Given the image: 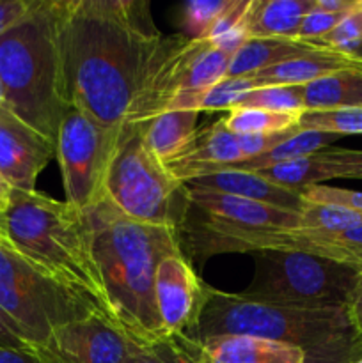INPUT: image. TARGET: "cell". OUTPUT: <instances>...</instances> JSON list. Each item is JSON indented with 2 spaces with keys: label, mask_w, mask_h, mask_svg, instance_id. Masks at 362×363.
<instances>
[{
  "label": "cell",
  "mask_w": 362,
  "mask_h": 363,
  "mask_svg": "<svg viewBox=\"0 0 362 363\" xmlns=\"http://www.w3.org/2000/svg\"><path fill=\"white\" fill-rule=\"evenodd\" d=\"M162 34L149 2L62 0L60 52L67 106L106 130L126 121Z\"/></svg>",
  "instance_id": "6da1fadb"
},
{
  "label": "cell",
  "mask_w": 362,
  "mask_h": 363,
  "mask_svg": "<svg viewBox=\"0 0 362 363\" xmlns=\"http://www.w3.org/2000/svg\"><path fill=\"white\" fill-rule=\"evenodd\" d=\"M84 213L114 319L142 342L165 337L155 279L163 259L181 255L176 230L128 218L106 199Z\"/></svg>",
  "instance_id": "7a4b0ae2"
},
{
  "label": "cell",
  "mask_w": 362,
  "mask_h": 363,
  "mask_svg": "<svg viewBox=\"0 0 362 363\" xmlns=\"http://www.w3.org/2000/svg\"><path fill=\"white\" fill-rule=\"evenodd\" d=\"M9 250L67 293L114 319L92 252L85 213L39 191L11 190L0 213Z\"/></svg>",
  "instance_id": "3957f363"
},
{
  "label": "cell",
  "mask_w": 362,
  "mask_h": 363,
  "mask_svg": "<svg viewBox=\"0 0 362 363\" xmlns=\"http://www.w3.org/2000/svg\"><path fill=\"white\" fill-rule=\"evenodd\" d=\"M245 335L304 351L305 363H351L362 357L346 308H302L224 293L209 287L208 301L190 339Z\"/></svg>",
  "instance_id": "277c9868"
},
{
  "label": "cell",
  "mask_w": 362,
  "mask_h": 363,
  "mask_svg": "<svg viewBox=\"0 0 362 363\" xmlns=\"http://www.w3.org/2000/svg\"><path fill=\"white\" fill-rule=\"evenodd\" d=\"M60 14L62 0H34L23 20L0 35L6 106L53 142L70 108L64 92Z\"/></svg>",
  "instance_id": "5b68a950"
},
{
  "label": "cell",
  "mask_w": 362,
  "mask_h": 363,
  "mask_svg": "<svg viewBox=\"0 0 362 363\" xmlns=\"http://www.w3.org/2000/svg\"><path fill=\"white\" fill-rule=\"evenodd\" d=\"M187 188V204L176 229L181 255L202 264L220 254H256L286 248L300 213L231 195Z\"/></svg>",
  "instance_id": "8992f818"
},
{
  "label": "cell",
  "mask_w": 362,
  "mask_h": 363,
  "mask_svg": "<svg viewBox=\"0 0 362 363\" xmlns=\"http://www.w3.org/2000/svg\"><path fill=\"white\" fill-rule=\"evenodd\" d=\"M105 199L123 215L176 230L187 204V188L148 147L141 123L124 121L105 177Z\"/></svg>",
  "instance_id": "52a82bcc"
},
{
  "label": "cell",
  "mask_w": 362,
  "mask_h": 363,
  "mask_svg": "<svg viewBox=\"0 0 362 363\" xmlns=\"http://www.w3.org/2000/svg\"><path fill=\"white\" fill-rule=\"evenodd\" d=\"M231 59L212 39L162 35L126 121L146 123L169 110L199 112L202 94L227 77Z\"/></svg>",
  "instance_id": "ba28073f"
},
{
  "label": "cell",
  "mask_w": 362,
  "mask_h": 363,
  "mask_svg": "<svg viewBox=\"0 0 362 363\" xmlns=\"http://www.w3.org/2000/svg\"><path fill=\"white\" fill-rule=\"evenodd\" d=\"M256 275L243 296L302 308H348L362 269L290 248L256 252Z\"/></svg>",
  "instance_id": "9c48e42d"
},
{
  "label": "cell",
  "mask_w": 362,
  "mask_h": 363,
  "mask_svg": "<svg viewBox=\"0 0 362 363\" xmlns=\"http://www.w3.org/2000/svg\"><path fill=\"white\" fill-rule=\"evenodd\" d=\"M119 128L106 130L75 106L66 110L57 135L55 158L67 204L85 211L105 201L106 169Z\"/></svg>",
  "instance_id": "30bf717a"
},
{
  "label": "cell",
  "mask_w": 362,
  "mask_h": 363,
  "mask_svg": "<svg viewBox=\"0 0 362 363\" xmlns=\"http://www.w3.org/2000/svg\"><path fill=\"white\" fill-rule=\"evenodd\" d=\"M148 344L98 311L57 326L41 350L55 363H130Z\"/></svg>",
  "instance_id": "8fae6325"
},
{
  "label": "cell",
  "mask_w": 362,
  "mask_h": 363,
  "mask_svg": "<svg viewBox=\"0 0 362 363\" xmlns=\"http://www.w3.org/2000/svg\"><path fill=\"white\" fill-rule=\"evenodd\" d=\"M209 286L195 273L183 255H172L160 262L155 279V298L165 333L192 337L204 305Z\"/></svg>",
  "instance_id": "7c38bea8"
},
{
  "label": "cell",
  "mask_w": 362,
  "mask_h": 363,
  "mask_svg": "<svg viewBox=\"0 0 362 363\" xmlns=\"http://www.w3.org/2000/svg\"><path fill=\"white\" fill-rule=\"evenodd\" d=\"M55 156V142L9 108L0 110V176L13 190L34 191L41 170Z\"/></svg>",
  "instance_id": "4fadbf2b"
},
{
  "label": "cell",
  "mask_w": 362,
  "mask_h": 363,
  "mask_svg": "<svg viewBox=\"0 0 362 363\" xmlns=\"http://www.w3.org/2000/svg\"><path fill=\"white\" fill-rule=\"evenodd\" d=\"M243 162L236 135L231 133L219 119L212 126L195 131L187 145L177 155L167 160L165 165L174 177L181 183H188L197 177L231 170Z\"/></svg>",
  "instance_id": "5bb4252c"
},
{
  "label": "cell",
  "mask_w": 362,
  "mask_h": 363,
  "mask_svg": "<svg viewBox=\"0 0 362 363\" xmlns=\"http://www.w3.org/2000/svg\"><path fill=\"white\" fill-rule=\"evenodd\" d=\"M185 184L202 191L231 195V197L261 202V204L273 206V208L290 209L295 213H302L305 206L304 197L300 194L284 190V188L277 186V184L270 183L268 179L259 176L258 172L224 170V172L197 177V179H192Z\"/></svg>",
  "instance_id": "9a60e30c"
},
{
  "label": "cell",
  "mask_w": 362,
  "mask_h": 363,
  "mask_svg": "<svg viewBox=\"0 0 362 363\" xmlns=\"http://www.w3.org/2000/svg\"><path fill=\"white\" fill-rule=\"evenodd\" d=\"M0 284L32 294V296L57 307L59 311L66 312L73 319H80L87 315L89 312L96 311L84 300L67 293L66 289L41 275L38 269L32 268L27 261H23L13 250L4 247H0Z\"/></svg>",
  "instance_id": "2e32d148"
},
{
  "label": "cell",
  "mask_w": 362,
  "mask_h": 363,
  "mask_svg": "<svg viewBox=\"0 0 362 363\" xmlns=\"http://www.w3.org/2000/svg\"><path fill=\"white\" fill-rule=\"evenodd\" d=\"M202 363H305L304 351L245 335L212 337L201 342Z\"/></svg>",
  "instance_id": "e0dca14e"
},
{
  "label": "cell",
  "mask_w": 362,
  "mask_h": 363,
  "mask_svg": "<svg viewBox=\"0 0 362 363\" xmlns=\"http://www.w3.org/2000/svg\"><path fill=\"white\" fill-rule=\"evenodd\" d=\"M346 69H362V60L348 53L334 50H314L297 59L286 60L283 64L263 69L252 74L258 87L270 85H307L329 74Z\"/></svg>",
  "instance_id": "ac0fdd59"
},
{
  "label": "cell",
  "mask_w": 362,
  "mask_h": 363,
  "mask_svg": "<svg viewBox=\"0 0 362 363\" xmlns=\"http://www.w3.org/2000/svg\"><path fill=\"white\" fill-rule=\"evenodd\" d=\"M314 2L316 0H251L241 27L248 39H297L302 20L314 7Z\"/></svg>",
  "instance_id": "d6986e66"
},
{
  "label": "cell",
  "mask_w": 362,
  "mask_h": 363,
  "mask_svg": "<svg viewBox=\"0 0 362 363\" xmlns=\"http://www.w3.org/2000/svg\"><path fill=\"white\" fill-rule=\"evenodd\" d=\"M312 45L300 39L286 38H256L247 39L233 55L227 69V77H252L263 69L297 59L309 52H314Z\"/></svg>",
  "instance_id": "ffe728a7"
},
{
  "label": "cell",
  "mask_w": 362,
  "mask_h": 363,
  "mask_svg": "<svg viewBox=\"0 0 362 363\" xmlns=\"http://www.w3.org/2000/svg\"><path fill=\"white\" fill-rule=\"evenodd\" d=\"M286 248L307 252L362 269V223L337 233L291 230Z\"/></svg>",
  "instance_id": "44dd1931"
},
{
  "label": "cell",
  "mask_w": 362,
  "mask_h": 363,
  "mask_svg": "<svg viewBox=\"0 0 362 363\" xmlns=\"http://www.w3.org/2000/svg\"><path fill=\"white\" fill-rule=\"evenodd\" d=\"M197 117L199 112L195 110H169L141 123L146 144L165 163L194 137L197 131Z\"/></svg>",
  "instance_id": "7402d4cb"
},
{
  "label": "cell",
  "mask_w": 362,
  "mask_h": 363,
  "mask_svg": "<svg viewBox=\"0 0 362 363\" xmlns=\"http://www.w3.org/2000/svg\"><path fill=\"white\" fill-rule=\"evenodd\" d=\"M305 110L362 108V69H346L302 85Z\"/></svg>",
  "instance_id": "603a6c76"
},
{
  "label": "cell",
  "mask_w": 362,
  "mask_h": 363,
  "mask_svg": "<svg viewBox=\"0 0 362 363\" xmlns=\"http://www.w3.org/2000/svg\"><path fill=\"white\" fill-rule=\"evenodd\" d=\"M339 135L323 133V131H309L298 130L279 145L266 151L265 155L256 156V158L245 160V162L234 165L231 170H241V172H258V170L268 169V167L279 165V163L291 162V160L305 158L316 152L323 151L327 147H332L334 142L339 140Z\"/></svg>",
  "instance_id": "cb8c5ba5"
},
{
  "label": "cell",
  "mask_w": 362,
  "mask_h": 363,
  "mask_svg": "<svg viewBox=\"0 0 362 363\" xmlns=\"http://www.w3.org/2000/svg\"><path fill=\"white\" fill-rule=\"evenodd\" d=\"M258 174L277 186L300 195L309 188L318 186L325 181L337 179L334 167L325 158H322L319 152L258 170Z\"/></svg>",
  "instance_id": "d4e9b609"
},
{
  "label": "cell",
  "mask_w": 362,
  "mask_h": 363,
  "mask_svg": "<svg viewBox=\"0 0 362 363\" xmlns=\"http://www.w3.org/2000/svg\"><path fill=\"white\" fill-rule=\"evenodd\" d=\"M227 130L234 135L280 133L297 130L300 113H280L259 108H233L222 117Z\"/></svg>",
  "instance_id": "484cf974"
},
{
  "label": "cell",
  "mask_w": 362,
  "mask_h": 363,
  "mask_svg": "<svg viewBox=\"0 0 362 363\" xmlns=\"http://www.w3.org/2000/svg\"><path fill=\"white\" fill-rule=\"evenodd\" d=\"M130 363H202L201 342L183 333H169L148 344Z\"/></svg>",
  "instance_id": "4316f807"
},
{
  "label": "cell",
  "mask_w": 362,
  "mask_h": 363,
  "mask_svg": "<svg viewBox=\"0 0 362 363\" xmlns=\"http://www.w3.org/2000/svg\"><path fill=\"white\" fill-rule=\"evenodd\" d=\"M361 223L362 213L353 211V209L305 201L304 209L300 213V227L297 230H305V233H337V230L350 229V227L361 225Z\"/></svg>",
  "instance_id": "83f0119b"
},
{
  "label": "cell",
  "mask_w": 362,
  "mask_h": 363,
  "mask_svg": "<svg viewBox=\"0 0 362 363\" xmlns=\"http://www.w3.org/2000/svg\"><path fill=\"white\" fill-rule=\"evenodd\" d=\"M234 108H259L280 113L304 112L302 85H270L247 92Z\"/></svg>",
  "instance_id": "f1b7e54d"
},
{
  "label": "cell",
  "mask_w": 362,
  "mask_h": 363,
  "mask_svg": "<svg viewBox=\"0 0 362 363\" xmlns=\"http://www.w3.org/2000/svg\"><path fill=\"white\" fill-rule=\"evenodd\" d=\"M298 130L323 131L339 137L362 135V108L304 110L298 119Z\"/></svg>",
  "instance_id": "f546056e"
},
{
  "label": "cell",
  "mask_w": 362,
  "mask_h": 363,
  "mask_svg": "<svg viewBox=\"0 0 362 363\" xmlns=\"http://www.w3.org/2000/svg\"><path fill=\"white\" fill-rule=\"evenodd\" d=\"M362 41V0H358L357 6L337 23L336 28L329 34L322 35L312 41H305L319 50H334V52L348 53L353 57L355 50L358 48Z\"/></svg>",
  "instance_id": "4dcf8cb0"
},
{
  "label": "cell",
  "mask_w": 362,
  "mask_h": 363,
  "mask_svg": "<svg viewBox=\"0 0 362 363\" xmlns=\"http://www.w3.org/2000/svg\"><path fill=\"white\" fill-rule=\"evenodd\" d=\"M259 89L254 77H226L209 91L202 94L199 101V112H219V110H233L247 92Z\"/></svg>",
  "instance_id": "1f68e13d"
},
{
  "label": "cell",
  "mask_w": 362,
  "mask_h": 363,
  "mask_svg": "<svg viewBox=\"0 0 362 363\" xmlns=\"http://www.w3.org/2000/svg\"><path fill=\"white\" fill-rule=\"evenodd\" d=\"M229 0H192L183 7V34L190 39H208L209 30Z\"/></svg>",
  "instance_id": "d6a6232c"
},
{
  "label": "cell",
  "mask_w": 362,
  "mask_h": 363,
  "mask_svg": "<svg viewBox=\"0 0 362 363\" xmlns=\"http://www.w3.org/2000/svg\"><path fill=\"white\" fill-rule=\"evenodd\" d=\"M304 201L309 202H322V204H334L341 208L353 209V211L362 213V191L346 190V188L327 186V184H318L302 194Z\"/></svg>",
  "instance_id": "836d02e7"
},
{
  "label": "cell",
  "mask_w": 362,
  "mask_h": 363,
  "mask_svg": "<svg viewBox=\"0 0 362 363\" xmlns=\"http://www.w3.org/2000/svg\"><path fill=\"white\" fill-rule=\"evenodd\" d=\"M319 156L325 158L334 167L337 179H362V151L361 149L346 147H327L319 151Z\"/></svg>",
  "instance_id": "e575fe53"
},
{
  "label": "cell",
  "mask_w": 362,
  "mask_h": 363,
  "mask_svg": "<svg viewBox=\"0 0 362 363\" xmlns=\"http://www.w3.org/2000/svg\"><path fill=\"white\" fill-rule=\"evenodd\" d=\"M348 13H327V11L318 9L314 2V7L302 20L297 39H300V41H312V39H318L322 35L329 34Z\"/></svg>",
  "instance_id": "d590c367"
},
{
  "label": "cell",
  "mask_w": 362,
  "mask_h": 363,
  "mask_svg": "<svg viewBox=\"0 0 362 363\" xmlns=\"http://www.w3.org/2000/svg\"><path fill=\"white\" fill-rule=\"evenodd\" d=\"M297 130L290 131H280V133H252V135H236L238 147H240L241 156L245 160L256 158V156L265 155L266 151L273 149L275 145H279L280 142H284L286 138H290L291 135L297 133Z\"/></svg>",
  "instance_id": "8d00e7d4"
},
{
  "label": "cell",
  "mask_w": 362,
  "mask_h": 363,
  "mask_svg": "<svg viewBox=\"0 0 362 363\" xmlns=\"http://www.w3.org/2000/svg\"><path fill=\"white\" fill-rule=\"evenodd\" d=\"M248 6H251V0H229L226 9L220 13V16L213 23L208 39H219L222 35L229 34L234 28L241 27L245 20V14L248 11Z\"/></svg>",
  "instance_id": "74e56055"
},
{
  "label": "cell",
  "mask_w": 362,
  "mask_h": 363,
  "mask_svg": "<svg viewBox=\"0 0 362 363\" xmlns=\"http://www.w3.org/2000/svg\"><path fill=\"white\" fill-rule=\"evenodd\" d=\"M32 4L34 0H0V35L23 20Z\"/></svg>",
  "instance_id": "f35d334b"
},
{
  "label": "cell",
  "mask_w": 362,
  "mask_h": 363,
  "mask_svg": "<svg viewBox=\"0 0 362 363\" xmlns=\"http://www.w3.org/2000/svg\"><path fill=\"white\" fill-rule=\"evenodd\" d=\"M0 347H14V350H38L31 346L23 333L16 328L13 321L0 311Z\"/></svg>",
  "instance_id": "ab89813d"
},
{
  "label": "cell",
  "mask_w": 362,
  "mask_h": 363,
  "mask_svg": "<svg viewBox=\"0 0 362 363\" xmlns=\"http://www.w3.org/2000/svg\"><path fill=\"white\" fill-rule=\"evenodd\" d=\"M0 363H55L45 350H14L0 347Z\"/></svg>",
  "instance_id": "60d3db41"
},
{
  "label": "cell",
  "mask_w": 362,
  "mask_h": 363,
  "mask_svg": "<svg viewBox=\"0 0 362 363\" xmlns=\"http://www.w3.org/2000/svg\"><path fill=\"white\" fill-rule=\"evenodd\" d=\"M346 312H348V319H350L355 333H357L358 339L362 340V282L358 284L353 298H351L350 303H348Z\"/></svg>",
  "instance_id": "b9f144b4"
},
{
  "label": "cell",
  "mask_w": 362,
  "mask_h": 363,
  "mask_svg": "<svg viewBox=\"0 0 362 363\" xmlns=\"http://www.w3.org/2000/svg\"><path fill=\"white\" fill-rule=\"evenodd\" d=\"M357 2L358 0H316V7L327 13H348Z\"/></svg>",
  "instance_id": "7bdbcfd3"
},
{
  "label": "cell",
  "mask_w": 362,
  "mask_h": 363,
  "mask_svg": "<svg viewBox=\"0 0 362 363\" xmlns=\"http://www.w3.org/2000/svg\"><path fill=\"white\" fill-rule=\"evenodd\" d=\"M11 190H13V188H11L9 184L4 181V177L0 176V213H2L4 209L7 208V204H9Z\"/></svg>",
  "instance_id": "ee69618b"
},
{
  "label": "cell",
  "mask_w": 362,
  "mask_h": 363,
  "mask_svg": "<svg viewBox=\"0 0 362 363\" xmlns=\"http://www.w3.org/2000/svg\"><path fill=\"white\" fill-rule=\"evenodd\" d=\"M6 108V96H4V87L2 82H0V110Z\"/></svg>",
  "instance_id": "f6af8a7d"
},
{
  "label": "cell",
  "mask_w": 362,
  "mask_h": 363,
  "mask_svg": "<svg viewBox=\"0 0 362 363\" xmlns=\"http://www.w3.org/2000/svg\"><path fill=\"white\" fill-rule=\"evenodd\" d=\"M353 57H355V59L362 60V41H361V45H358V48H357V50H355Z\"/></svg>",
  "instance_id": "bcb514c9"
},
{
  "label": "cell",
  "mask_w": 362,
  "mask_h": 363,
  "mask_svg": "<svg viewBox=\"0 0 362 363\" xmlns=\"http://www.w3.org/2000/svg\"><path fill=\"white\" fill-rule=\"evenodd\" d=\"M0 247L7 248V243H6V238H4V234H2V229H0Z\"/></svg>",
  "instance_id": "7dc6e473"
},
{
  "label": "cell",
  "mask_w": 362,
  "mask_h": 363,
  "mask_svg": "<svg viewBox=\"0 0 362 363\" xmlns=\"http://www.w3.org/2000/svg\"><path fill=\"white\" fill-rule=\"evenodd\" d=\"M351 363H362V357H361V358H357V360H353Z\"/></svg>",
  "instance_id": "c3c4849f"
}]
</instances>
